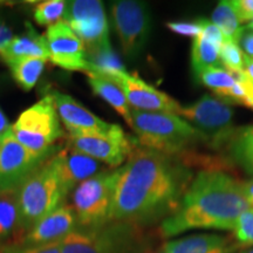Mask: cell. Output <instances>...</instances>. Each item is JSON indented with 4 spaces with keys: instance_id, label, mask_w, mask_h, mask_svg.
Returning a JSON list of instances; mask_svg holds the SVG:
<instances>
[{
    "instance_id": "d6a6232c",
    "label": "cell",
    "mask_w": 253,
    "mask_h": 253,
    "mask_svg": "<svg viewBox=\"0 0 253 253\" xmlns=\"http://www.w3.org/2000/svg\"><path fill=\"white\" fill-rule=\"evenodd\" d=\"M232 5L236 9L240 24H249L253 21V0H233Z\"/></svg>"
},
{
    "instance_id": "7a4b0ae2",
    "label": "cell",
    "mask_w": 253,
    "mask_h": 253,
    "mask_svg": "<svg viewBox=\"0 0 253 253\" xmlns=\"http://www.w3.org/2000/svg\"><path fill=\"white\" fill-rule=\"evenodd\" d=\"M249 208L242 181L223 169H204L194 176L175 212L162 220L160 232L169 239L191 230L233 232Z\"/></svg>"
},
{
    "instance_id": "d4e9b609",
    "label": "cell",
    "mask_w": 253,
    "mask_h": 253,
    "mask_svg": "<svg viewBox=\"0 0 253 253\" xmlns=\"http://www.w3.org/2000/svg\"><path fill=\"white\" fill-rule=\"evenodd\" d=\"M196 80L210 88L218 99L227 102L232 88L237 84L236 74L220 67H213L202 73Z\"/></svg>"
},
{
    "instance_id": "f35d334b",
    "label": "cell",
    "mask_w": 253,
    "mask_h": 253,
    "mask_svg": "<svg viewBox=\"0 0 253 253\" xmlns=\"http://www.w3.org/2000/svg\"><path fill=\"white\" fill-rule=\"evenodd\" d=\"M246 28H248L249 31H251L253 33V21H251V23H249L248 25H246Z\"/></svg>"
},
{
    "instance_id": "f546056e",
    "label": "cell",
    "mask_w": 253,
    "mask_h": 253,
    "mask_svg": "<svg viewBox=\"0 0 253 253\" xmlns=\"http://www.w3.org/2000/svg\"><path fill=\"white\" fill-rule=\"evenodd\" d=\"M0 253H61V244L60 242H56L46 245L27 246L15 243L2 246Z\"/></svg>"
},
{
    "instance_id": "4fadbf2b",
    "label": "cell",
    "mask_w": 253,
    "mask_h": 253,
    "mask_svg": "<svg viewBox=\"0 0 253 253\" xmlns=\"http://www.w3.org/2000/svg\"><path fill=\"white\" fill-rule=\"evenodd\" d=\"M43 37L48 58L54 65L72 72L86 73L93 69L84 45L63 20L47 28Z\"/></svg>"
},
{
    "instance_id": "603a6c76",
    "label": "cell",
    "mask_w": 253,
    "mask_h": 253,
    "mask_svg": "<svg viewBox=\"0 0 253 253\" xmlns=\"http://www.w3.org/2000/svg\"><path fill=\"white\" fill-rule=\"evenodd\" d=\"M211 21L223 32L226 39L235 41L238 43V39L242 34L244 27L240 26V21L232 1L223 0L218 2L217 7L214 8Z\"/></svg>"
},
{
    "instance_id": "9a60e30c",
    "label": "cell",
    "mask_w": 253,
    "mask_h": 253,
    "mask_svg": "<svg viewBox=\"0 0 253 253\" xmlns=\"http://www.w3.org/2000/svg\"><path fill=\"white\" fill-rule=\"evenodd\" d=\"M78 229L79 224L74 209L72 205L62 204L26 231V235L19 244L27 246L52 244L61 242Z\"/></svg>"
},
{
    "instance_id": "6da1fadb",
    "label": "cell",
    "mask_w": 253,
    "mask_h": 253,
    "mask_svg": "<svg viewBox=\"0 0 253 253\" xmlns=\"http://www.w3.org/2000/svg\"><path fill=\"white\" fill-rule=\"evenodd\" d=\"M192 178L179 157L135 147L118 169L110 221L141 226L164 220L177 210Z\"/></svg>"
},
{
    "instance_id": "7c38bea8",
    "label": "cell",
    "mask_w": 253,
    "mask_h": 253,
    "mask_svg": "<svg viewBox=\"0 0 253 253\" xmlns=\"http://www.w3.org/2000/svg\"><path fill=\"white\" fill-rule=\"evenodd\" d=\"M46 160L31 154L9 130L0 138V196L14 194Z\"/></svg>"
},
{
    "instance_id": "e575fe53",
    "label": "cell",
    "mask_w": 253,
    "mask_h": 253,
    "mask_svg": "<svg viewBox=\"0 0 253 253\" xmlns=\"http://www.w3.org/2000/svg\"><path fill=\"white\" fill-rule=\"evenodd\" d=\"M236 77L238 78V80L242 84L243 88H244L245 94H246V102H248L249 108L253 109V80H251L244 72L236 74Z\"/></svg>"
},
{
    "instance_id": "3957f363",
    "label": "cell",
    "mask_w": 253,
    "mask_h": 253,
    "mask_svg": "<svg viewBox=\"0 0 253 253\" xmlns=\"http://www.w3.org/2000/svg\"><path fill=\"white\" fill-rule=\"evenodd\" d=\"M141 147L181 157L199 143H207L203 135L177 114L131 110V126Z\"/></svg>"
},
{
    "instance_id": "ba28073f",
    "label": "cell",
    "mask_w": 253,
    "mask_h": 253,
    "mask_svg": "<svg viewBox=\"0 0 253 253\" xmlns=\"http://www.w3.org/2000/svg\"><path fill=\"white\" fill-rule=\"evenodd\" d=\"M177 115L195 126L207 144L216 149L226 147L237 130L233 126L235 112L230 104L210 95H203L195 103L182 106Z\"/></svg>"
},
{
    "instance_id": "836d02e7",
    "label": "cell",
    "mask_w": 253,
    "mask_h": 253,
    "mask_svg": "<svg viewBox=\"0 0 253 253\" xmlns=\"http://www.w3.org/2000/svg\"><path fill=\"white\" fill-rule=\"evenodd\" d=\"M238 45L240 49L244 50V54L249 58L253 59V33L244 27L242 34L238 39Z\"/></svg>"
},
{
    "instance_id": "e0dca14e",
    "label": "cell",
    "mask_w": 253,
    "mask_h": 253,
    "mask_svg": "<svg viewBox=\"0 0 253 253\" xmlns=\"http://www.w3.org/2000/svg\"><path fill=\"white\" fill-rule=\"evenodd\" d=\"M50 95L54 100L59 119L65 125L69 134L106 130L112 126L84 108L69 95L58 90H53Z\"/></svg>"
},
{
    "instance_id": "f1b7e54d",
    "label": "cell",
    "mask_w": 253,
    "mask_h": 253,
    "mask_svg": "<svg viewBox=\"0 0 253 253\" xmlns=\"http://www.w3.org/2000/svg\"><path fill=\"white\" fill-rule=\"evenodd\" d=\"M235 239L242 248L253 245V208H249L237 221Z\"/></svg>"
},
{
    "instance_id": "74e56055",
    "label": "cell",
    "mask_w": 253,
    "mask_h": 253,
    "mask_svg": "<svg viewBox=\"0 0 253 253\" xmlns=\"http://www.w3.org/2000/svg\"><path fill=\"white\" fill-rule=\"evenodd\" d=\"M244 73L253 80V59L244 54Z\"/></svg>"
},
{
    "instance_id": "52a82bcc",
    "label": "cell",
    "mask_w": 253,
    "mask_h": 253,
    "mask_svg": "<svg viewBox=\"0 0 253 253\" xmlns=\"http://www.w3.org/2000/svg\"><path fill=\"white\" fill-rule=\"evenodd\" d=\"M118 169H107L82 182L73 191V209L79 229H95L110 223Z\"/></svg>"
},
{
    "instance_id": "5b68a950",
    "label": "cell",
    "mask_w": 253,
    "mask_h": 253,
    "mask_svg": "<svg viewBox=\"0 0 253 253\" xmlns=\"http://www.w3.org/2000/svg\"><path fill=\"white\" fill-rule=\"evenodd\" d=\"M12 134L21 145L40 158L54 154L53 145L63 136L54 100L50 94L24 110L12 126Z\"/></svg>"
},
{
    "instance_id": "7402d4cb",
    "label": "cell",
    "mask_w": 253,
    "mask_h": 253,
    "mask_svg": "<svg viewBox=\"0 0 253 253\" xmlns=\"http://www.w3.org/2000/svg\"><path fill=\"white\" fill-rule=\"evenodd\" d=\"M220 47L209 40L203 33L194 38L191 46V66L195 78L208 69L218 67Z\"/></svg>"
},
{
    "instance_id": "484cf974",
    "label": "cell",
    "mask_w": 253,
    "mask_h": 253,
    "mask_svg": "<svg viewBox=\"0 0 253 253\" xmlns=\"http://www.w3.org/2000/svg\"><path fill=\"white\" fill-rule=\"evenodd\" d=\"M19 227V209L14 194L0 196V242Z\"/></svg>"
},
{
    "instance_id": "d6986e66",
    "label": "cell",
    "mask_w": 253,
    "mask_h": 253,
    "mask_svg": "<svg viewBox=\"0 0 253 253\" xmlns=\"http://www.w3.org/2000/svg\"><path fill=\"white\" fill-rule=\"evenodd\" d=\"M27 27L28 32L14 37L5 48L0 50V59L7 66L31 58L49 60L45 37L37 34L28 23Z\"/></svg>"
},
{
    "instance_id": "83f0119b",
    "label": "cell",
    "mask_w": 253,
    "mask_h": 253,
    "mask_svg": "<svg viewBox=\"0 0 253 253\" xmlns=\"http://www.w3.org/2000/svg\"><path fill=\"white\" fill-rule=\"evenodd\" d=\"M219 61L233 74L244 72V52L235 41L225 39L219 50Z\"/></svg>"
},
{
    "instance_id": "9c48e42d",
    "label": "cell",
    "mask_w": 253,
    "mask_h": 253,
    "mask_svg": "<svg viewBox=\"0 0 253 253\" xmlns=\"http://www.w3.org/2000/svg\"><path fill=\"white\" fill-rule=\"evenodd\" d=\"M63 21L82 41L89 56L112 50L109 26L103 4L99 0L67 1Z\"/></svg>"
},
{
    "instance_id": "cb8c5ba5",
    "label": "cell",
    "mask_w": 253,
    "mask_h": 253,
    "mask_svg": "<svg viewBox=\"0 0 253 253\" xmlns=\"http://www.w3.org/2000/svg\"><path fill=\"white\" fill-rule=\"evenodd\" d=\"M46 62L47 60L45 59L31 58L15 62L8 67L11 69L12 78L14 79L15 84L21 89L30 91L39 81Z\"/></svg>"
},
{
    "instance_id": "ac0fdd59",
    "label": "cell",
    "mask_w": 253,
    "mask_h": 253,
    "mask_svg": "<svg viewBox=\"0 0 253 253\" xmlns=\"http://www.w3.org/2000/svg\"><path fill=\"white\" fill-rule=\"evenodd\" d=\"M242 248L236 239L216 233H198L168 240L160 253H238Z\"/></svg>"
},
{
    "instance_id": "ab89813d",
    "label": "cell",
    "mask_w": 253,
    "mask_h": 253,
    "mask_svg": "<svg viewBox=\"0 0 253 253\" xmlns=\"http://www.w3.org/2000/svg\"><path fill=\"white\" fill-rule=\"evenodd\" d=\"M245 253H253V249H250V250H248V251H246Z\"/></svg>"
},
{
    "instance_id": "8fae6325",
    "label": "cell",
    "mask_w": 253,
    "mask_h": 253,
    "mask_svg": "<svg viewBox=\"0 0 253 253\" xmlns=\"http://www.w3.org/2000/svg\"><path fill=\"white\" fill-rule=\"evenodd\" d=\"M68 145L110 169L122 167L136 147L134 140L118 125L106 130L69 134Z\"/></svg>"
},
{
    "instance_id": "1f68e13d",
    "label": "cell",
    "mask_w": 253,
    "mask_h": 253,
    "mask_svg": "<svg viewBox=\"0 0 253 253\" xmlns=\"http://www.w3.org/2000/svg\"><path fill=\"white\" fill-rule=\"evenodd\" d=\"M198 21L199 24H201L202 33H203L209 40H211L212 42L216 43V45L221 47L223 42L226 39V38L224 37L223 32H221L212 21L208 20V19H199Z\"/></svg>"
},
{
    "instance_id": "30bf717a",
    "label": "cell",
    "mask_w": 253,
    "mask_h": 253,
    "mask_svg": "<svg viewBox=\"0 0 253 253\" xmlns=\"http://www.w3.org/2000/svg\"><path fill=\"white\" fill-rule=\"evenodd\" d=\"M110 14L123 55L128 60H136L143 53L150 36L148 5L135 0H119L110 2Z\"/></svg>"
},
{
    "instance_id": "4dcf8cb0",
    "label": "cell",
    "mask_w": 253,
    "mask_h": 253,
    "mask_svg": "<svg viewBox=\"0 0 253 253\" xmlns=\"http://www.w3.org/2000/svg\"><path fill=\"white\" fill-rule=\"evenodd\" d=\"M167 27L173 33L179 34V36L185 37H197L199 33H202V27L199 21L195 23H186V21H171V23H167Z\"/></svg>"
},
{
    "instance_id": "2e32d148",
    "label": "cell",
    "mask_w": 253,
    "mask_h": 253,
    "mask_svg": "<svg viewBox=\"0 0 253 253\" xmlns=\"http://www.w3.org/2000/svg\"><path fill=\"white\" fill-rule=\"evenodd\" d=\"M53 160L66 197L82 182L107 170L99 161L79 153L68 144L62 150L53 154Z\"/></svg>"
},
{
    "instance_id": "ffe728a7",
    "label": "cell",
    "mask_w": 253,
    "mask_h": 253,
    "mask_svg": "<svg viewBox=\"0 0 253 253\" xmlns=\"http://www.w3.org/2000/svg\"><path fill=\"white\" fill-rule=\"evenodd\" d=\"M84 74L88 78V84L96 95L109 103L120 115L125 119L129 126H131V107L129 106L125 93L119 82L112 75L93 69Z\"/></svg>"
},
{
    "instance_id": "5bb4252c",
    "label": "cell",
    "mask_w": 253,
    "mask_h": 253,
    "mask_svg": "<svg viewBox=\"0 0 253 253\" xmlns=\"http://www.w3.org/2000/svg\"><path fill=\"white\" fill-rule=\"evenodd\" d=\"M125 93L131 109L151 113L177 114L181 104L171 96L156 89L136 75L128 72H120L112 75Z\"/></svg>"
},
{
    "instance_id": "8d00e7d4",
    "label": "cell",
    "mask_w": 253,
    "mask_h": 253,
    "mask_svg": "<svg viewBox=\"0 0 253 253\" xmlns=\"http://www.w3.org/2000/svg\"><path fill=\"white\" fill-rule=\"evenodd\" d=\"M11 128L12 126H9V122L7 121V119H6L5 114L2 113L1 109H0V138L7 134V132L11 130Z\"/></svg>"
},
{
    "instance_id": "d590c367",
    "label": "cell",
    "mask_w": 253,
    "mask_h": 253,
    "mask_svg": "<svg viewBox=\"0 0 253 253\" xmlns=\"http://www.w3.org/2000/svg\"><path fill=\"white\" fill-rule=\"evenodd\" d=\"M243 185V192H244V196L248 201L250 208H253V177L249 181L242 182Z\"/></svg>"
},
{
    "instance_id": "44dd1931",
    "label": "cell",
    "mask_w": 253,
    "mask_h": 253,
    "mask_svg": "<svg viewBox=\"0 0 253 253\" xmlns=\"http://www.w3.org/2000/svg\"><path fill=\"white\" fill-rule=\"evenodd\" d=\"M225 148L233 162L253 176V126L237 129Z\"/></svg>"
},
{
    "instance_id": "4316f807",
    "label": "cell",
    "mask_w": 253,
    "mask_h": 253,
    "mask_svg": "<svg viewBox=\"0 0 253 253\" xmlns=\"http://www.w3.org/2000/svg\"><path fill=\"white\" fill-rule=\"evenodd\" d=\"M67 8V1L63 0H46L38 2L34 6L33 17L40 26L48 28L59 21H61Z\"/></svg>"
},
{
    "instance_id": "277c9868",
    "label": "cell",
    "mask_w": 253,
    "mask_h": 253,
    "mask_svg": "<svg viewBox=\"0 0 253 253\" xmlns=\"http://www.w3.org/2000/svg\"><path fill=\"white\" fill-rule=\"evenodd\" d=\"M14 195L19 209V227L26 231L63 204L66 196L53 155L25 179Z\"/></svg>"
},
{
    "instance_id": "8992f818",
    "label": "cell",
    "mask_w": 253,
    "mask_h": 253,
    "mask_svg": "<svg viewBox=\"0 0 253 253\" xmlns=\"http://www.w3.org/2000/svg\"><path fill=\"white\" fill-rule=\"evenodd\" d=\"M140 226L110 221L95 229H78L60 242L61 253H140Z\"/></svg>"
}]
</instances>
